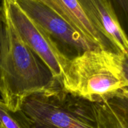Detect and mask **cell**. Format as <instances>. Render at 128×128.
<instances>
[{
	"instance_id": "7",
	"label": "cell",
	"mask_w": 128,
	"mask_h": 128,
	"mask_svg": "<svg viewBox=\"0 0 128 128\" xmlns=\"http://www.w3.org/2000/svg\"><path fill=\"white\" fill-rule=\"evenodd\" d=\"M38 1L50 8L99 48L118 51L90 22L77 0Z\"/></svg>"
},
{
	"instance_id": "13",
	"label": "cell",
	"mask_w": 128,
	"mask_h": 128,
	"mask_svg": "<svg viewBox=\"0 0 128 128\" xmlns=\"http://www.w3.org/2000/svg\"><path fill=\"white\" fill-rule=\"evenodd\" d=\"M1 1H2V0H0V2H1Z\"/></svg>"
},
{
	"instance_id": "11",
	"label": "cell",
	"mask_w": 128,
	"mask_h": 128,
	"mask_svg": "<svg viewBox=\"0 0 128 128\" xmlns=\"http://www.w3.org/2000/svg\"><path fill=\"white\" fill-rule=\"evenodd\" d=\"M0 128H3V127H2V123H1V120H0Z\"/></svg>"
},
{
	"instance_id": "12",
	"label": "cell",
	"mask_w": 128,
	"mask_h": 128,
	"mask_svg": "<svg viewBox=\"0 0 128 128\" xmlns=\"http://www.w3.org/2000/svg\"><path fill=\"white\" fill-rule=\"evenodd\" d=\"M1 2H0V12H1Z\"/></svg>"
},
{
	"instance_id": "2",
	"label": "cell",
	"mask_w": 128,
	"mask_h": 128,
	"mask_svg": "<svg viewBox=\"0 0 128 128\" xmlns=\"http://www.w3.org/2000/svg\"><path fill=\"white\" fill-rule=\"evenodd\" d=\"M128 54L100 48L84 51L68 61L60 85L90 103L128 99Z\"/></svg>"
},
{
	"instance_id": "4",
	"label": "cell",
	"mask_w": 128,
	"mask_h": 128,
	"mask_svg": "<svg viewBox=\"0 0 128 128\" xmlns=\"http://www.w3.org/2000/svg\"><path fill=\"white\" fill-rule=\"evenodd\" d=\"M1 4L21 40L42 60L60 83L61 74L70 59L51 36L22 11L16 0H2Z\"/></svg>"
},
{
	"instance_id": "10",
	"label": "cell",
	"mask_w": 128,
	"mask_h": 128,
	"mask_svg": "<svg viewBox=\"0 0 128 128\" xmlns=\"http://www.w3.org/2000/svg\"><path fill=\"white\" fill-rule=\"evenodd\" d=\"M114 6L118 7L122 13L127 18L128 12V0H112Z\"/></svg>"
},
{
	"instance_id": "9",
	"label": "cell",
	"mask_w": 128,
	"mask_h": 128,
	"mask_svg": "<svg viewBox=\"0 0 128 128\" xmlns=\"http://www.w3.org/2000/svg\"><path fill=\"white\" fill-rule=\"evenodd\" d=\"M0 120L3 128H39L21 110L12 112L0 99Z\"/></svg>"
},
{
	"instance_id": "6",
	"label": "cell",
	"mask_w": 128,
	"mask_h": 128,
	"mask_svg": "<svg viewBox=\"0 0 128 128\" xmlns=\"http://www.w3.org/2000/svg\"><path fill=\"white\" fill-rule=\"evenodd\" d=\"M96 30L118 51L128 54L127 35L122 28L112 0H77Z\"/></svg>"
},
{
	"instance_id": "1",
	"label": "cell",
	"mask_w": 128,
	"mask_h": 128,
	"mask_svg": "<svg viewBox=\"0 0 128 128\" xmlns=\"http://www.w3.org/2000/svg\"><path fill=\"white\" fill-rule=\"evenodd\" d=\"M58 85L46 64L21 40L1 8L0 96L6 107L12 112L20 111L26 98Z\"/></svg>"
},
{
	"instance_id": "5",
	"label": "cell",
	"mask_w": 128,
	"mask_h": 128,
	"mask_svg": "<svg viewBox=\"0 0 128 128\" xmlns=\"http://www.w3.org/2000/svg\"><path fill=\"white\" fill-rule=\"evenodd\" d=\"M22 11L42 28L71 59L88 50L99 48L52 10L38 0H16Z\"/></svg>"
},
{
	"instance_id": "8",
	"label": "cell",
	"mask_w": 128,
	"mask_h": 128,
	"mask_svg": "<svg viewBox=\"0 0 128 128\" xmlns=\"http://www.w3.org/2000/svg\"><path fill=\"white\" fill-rule=\"evenodd\" d=\"M128 99L92 103L96 128H128Z\"/></svg>"
},
{
	"instance_id": "3",
	"label": "cell",
	"mask_w": 128,
	"mask_h": 128,
	"mask_svg": "<svg viewBox=\"0 0 128 128\" xmlns=\"http://www.w3.org/2000/svg\"><path fill=\"white\" fill-rule=\"evenodd\" d=\"M21 110L39 128H96L92 103L68 93L61 85L31 95Z\"/></svg>"
}]
</instances>
